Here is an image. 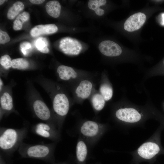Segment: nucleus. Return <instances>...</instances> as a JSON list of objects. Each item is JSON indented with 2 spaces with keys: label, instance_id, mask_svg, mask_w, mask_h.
<instances>
[{
  "label": "nucleus",
  "instance_id": "obj_18",
  "mask_svg": "<svg viewBox=\"0 0 164 164\" xmlns=\"http://www.w3.org/2000/svg\"><path fill=\"white\" fill-rule=\"evenodd\" d=\"M0 104L2 108L5 111H10L13 109L12 98L7 92L4 93L1 97Z\"/></svg>",
  "mask_w": 164,
  "mask_h": 164
},
{
  "label": "nucleus",
  "instance_id": "obj_9",
  "mask_svg": "<svg viewBox=\"0 0 164 164\" xmlns=\"http://www.w3.org/2000/svg\"><path fill=\"white\" fill-rule=\"evenodd\" d=\"M33 108L36 115L38 118L57 128L56 126L50 121L51 114L50 111L44 102L39 100L35 101L33 104Z\"/></svg>",
  "mask_w": 164,
  "mask_h": 164
},
{
  "label": "nucleus",
  "instance_id": "obj_5",
  "mask_svg": "<svg viewBox=\"0 0 164 164\" xmlns=\"http://www.w3.org/2000/svg\"><path fill=\"white\" fill-rule=\"evenodd\" d=\"M59 47L64 53L68 55L79 54L82 50L81 44L77 40L70 37H65L60 41Z\"/></svg>",
  "mask_w": 164,
  "mask_h": 164
},
{
  "label": "nucleus",
  "instance_id": "obj_17",
  "mask_svg": "<svg viewBox=\"0 0 164 164\" xmlns=\"http://www.w3.org/2000/svg\"><path fill=\"white\" fill-rule=\"evenodd\" d=\"M24 5L23 3L17 1L13 4L9 9L7 14V17L9 19H12L23 9Z\"/></svg>",
  "mask_w": 164,
  "mask_h": 164
},
{
  "label": "nucleus",
  "instance_id": "obj_20",
  "mask_svg": "<svg viewBox=\"0 0 164 164\" xmlns=\"http://www.w3.org/2000/svg\"><path fill=\"white\" fill-rule=\"evenodd\" d=\"M105 101L102 95L98 93L94 94L91 99L93 108L97 111H100L103 108L105 105Z\"/></svg>",
  "mask_w": 164,
  "mask_h": 164
},
{
  "label": "nucleus",
  "instance_id": "obj_12",
  "mask_svg": "<svg viewBox=\"0 0 164 164\" xmlns=\"http://www.w3.org/2000/svg\"><path fill=\"white\" fill-rule=\"evenodd\" d=\"M88 145L80 136L78 138L76 149V164H86L88 153Z\"/></svg>",
  "mask_w": 164,
  "mask_h": 164
},
{
  "label": "nucleus",
  "instance_id": "obj_29",
  "mask_svg": "<svg viewBox=\"0 0 164 164\" xmlns=\"http://www.w3.org/2000/svg\"><path fill=\"white\" fill-rule=\"evenodd\" d=\"M29 1L31 3L36 4H40L45 1L44 0H30Z\"/></svg>",
  "mask_w": 164,
  "mask_h": 164
},
{
  "label": "nucleus",
  "instance_id": "obj_1",
  "mask_svg": "<svg viewBox=\"0 0 164 164\" xmlns=\"http://www.w3.org/2000/svg\"><path fill=\"white\" fill-rule=\"evenodd\" d=\"M28 132L27 127L14 128L1 127L0 128V152L11 157L18 150Z\"/></svg>",
  "mask_w": 164,
  "mask_h": 164
},
{
  "label": "nucleus",
  "instance_id": "obj_33",
  "mask_svg": "<svg viewBox=\"0 0 164 164\" xmlns=\"http://www.w3.org/2000/svg\"><path fill=\"white\" fill-rule=\"evenodd\" d=\"M2 82L1 80V79H0V91L1 90V87H2Z\"/></svg>",
  "mask_w": 164,
  "mask_h": 164
},
{
  "label": "nucleus",
  "instance_id": "obj_3",
  "mask_svg": "<svg viewBox=\"0 0 164 164\" xmlns=\"http://www.w3.org/2000/svg\"><path fill=\"white\" fill-rule=\"evenodd\" d=\"M106 126L104 125L91 120L84 121L78 126V131L80 136L88 145H94L99 141L104 134Z\"/></svg>",
  "mask_w": 164,
  "mask_h": 164
},
{
  "label": "nucleus",
  "instance_id": "obj_19",
  "mask_svg": "<svg viewBox=\"0 0 164 164\" xmlns=\"http://www.w3.org/2000/svg\"><path fill=\"white\" fill-rule=\"evenodd\" d=\"M29 18V13L26 12H24L19 14L13 22V29L16 31L21 30L23 23L28 21Z\"/></svg>",
  "mask_w": 164,
  "mask_h": 164
},
{
  "label": "nucleus",
  "instance_id": "obj_35",
  "mask_svg": "<svg viewBox=\"0 0 164 164\" xmlns=\"http://www.w3.org/2000/svg\"><path fill=\"white\" fill-rule=\"evenodd\" d=\"M10 164H13V162H11Z\"/></svg>",
  "mask_w": 164,
  "mask_h": 164
},
{
  "label": "nucleus",
  "instance_id": "obj_34",
  "mask_svg": "<svg viewBox=\"0 0 164 164\" xmlns=\"http://www.w3.org/2000/svg\"><path fill=\"white\" fill-rule=\"evenodd\" d=\"M90 164H101V163H99V162H97L94 163H92Z\"/></svg>",
  "mask_w": 164,
  "mask_h": 164
},
{
  "label": "nucleus",
  "instance_id": "obj_26",
  "mask_svg": "<svg viewBox=\"0 0 164 164\" xmlns=\"http://www.w3.org/2000/svg\"><path fill=\"white\" fill-rule=\"evenodd\" d=\"M20 46L21 52L25 56L28 54L30 49L32 47L30 43L27 41L21 43L20 44Z\"/></svg>",
  "mask_w": 164,
  "mask_h": 164
},
{
  "label": "nucleus",
  "instance_id": "obj_15",
  "mask_svg": "<svg viewBox=\"0 0 164 164\" xmlns=\"http://www.w3.org/2000/svg\"><path fill=\"white\" fill-rule=\"evenodd\" d=\"M57 72L60 78L64 80H68L71 78L75 79L77 74L71 67L65 65H60L57 68Z\"/></svg>",
  "mask_w": 164,
  "mask_h": 164
},
{
  "label": "nucleus",
  "instance_id": "obj_32",
  "mask_svg": "<svg viewBox=\"0 0 164 164\" xmlns=\"http://www.w3.org/2000/svg\"><path fill=\"white\" fill-rule=\"evenodd\" d=\"M5 1V0H0V5H2Z\"/></svg>",
  "mask_w": 164,
  "mask_h": 164
},
{
  "label": "nucleus",
  "instance_id": "obj_14",
  "mask_svg": "<svg viewBox=\"0 0 164 164\" xmlns=\"http://www.w3.org/2000/svg\"><path fill=\"white\" fill-rule=\"evenodd\" d=\"M91 82L87 80L82 81L75 90L77 96L82 99L87 98L90 95L92 88Z\"/></svg>",
  "mask_w": 164,
  "mask_h": 164
},
{
  "label": "nucleus",
  "instance_id": "obj_27",
  "mask_svg": "<svg viewBox=\"0 0 164 164\" xmlns=\"http://www.w3.org/2000/svg\"><path fill=\"white\" fill-rule=\"evenodd\" d=\"M10 37L7 33L1 30H0V43L4 44L9 41Z\"/></svg>",
  "mask_w": 164,
  "mask_h": 164
},
{
  "label": "nucleus",
  "instance_id": "obj_36",
  "mask_svg": "<svg viewBox=\"0 0 164 164\" xmlns=\"http://www.w3.org/2000/svg\"></svg>",
  "mask_w": 164,
  "mask_h": 164
},
{
  "label": "nucleus",
  "instance_id": "obj_16",
  "mask_svg": "<svg viewBox=\"0 0 164 164\" xmlns=\"http://www.w3.org/2000/svg\"><path fill=\"white\" fill-rule=\"evenodd\" d=\"M45 8L46 12L50 16L57 18L60 16L61 6L58 1L53 0L48 2L46 5Z\"/></svg>",
  "mask_w": 164,
  "mask_h": 164
},
{
  "label": "nucleus",
  "instance_id": "obj_23",
  "mask_svg": "<svg viewBox=\"0 0 164 164\" xmlns=\"http://www.w3.org/2000/svg\"><path fill=\"white\" fill-rule=\"evenodd\" d=\"M29 66L28 62L23 58H18L12 60V67L14 69H24L27 68Z\"/></svg>",
  "mask_w": 164,
  "mask_h": 164
},
{
  "label": "nucleus",
  "instance_id": "obj_31",
  "mask_svg": "<svg viewBox=\"0 0 164 164\" xmlns=\"http://www.w3.org/2000/svg\"><path fill=\"white\" fill-rule=\"evenodd\" d=\"M161 16L162 18V22L161 23L162 25L164 26V13H162Z\"/></svg>",
  "mask_w": 164,
  "mask_h": 164
},
{
  "label": "nucleus",
  "instance_id": "obj_6",
  "mask_svg": "<svg viewBox=\"0 0 164 164\" xmlns=\"http://www.w3.org/2000/svg\"><path fill=\"white\" fill-rule=\"evenodd\" d=\"M53 108L58 116L61 117L66 116L70 108L69 101L66 96L63 94H57L53 101Z\"/></svg>",
  "mask_w": 164,
  "mask_h": 164
},
{
  "label": "nucleus",
  "instance_id": "obj_11",
  "mask_svg": "<svg viewBox=\"0 0 164 164\" xmlns=\"http://www.w3.org/2000/svg\"><path fill=\"white\" fill-rule=\"evenodd\" d=\"M160 148L156 143L151 142H145L138 148L137 152L142 158L149 159L154 157L159 152Z\"/></svg>",
  "mask_w": 164,
  "mask_h": 164
},
{
  "label": "nucleus",
  "instance_id": "obj_8",
  "mask_svg": "<svg viewBox=\"0 0 164 164\" xmlns=\"http://www.w3.org/2000/svg\"><path fill=\"white\" fill-rule=\"evenodd\" d=\"M146 19V16L144 14L141 12L135 13L126 20L124 24V28L129 32L137 30L143 25Z\"/></svg>",
  "mask_w": 164,
  "mask_h": 164
},
{
  "label": "nucleus",
  "instance_id": "obj_25",
  "mask_svg": "<svg viewBox=\"0 0 164 164\" xmlns=\"http://www.w3.org/2000/svg\"><path fill=\"white\" fill-rule=\"evenodd\" d=\"M0 63L2 66L6 69H9L12 67L11 59L8 55H5L1 57Z\"/></svg>",
  "mask_w": 164,
  "mask_h": 164
},
{
  "label": "nucleus",
  "instance_id": "obj_24",
  "mask_svg": "<svg viewBox=\"0 0 164 164\" xmlns=\"http://www.w3.org/2000/svg\"><path fill=\"white\" fill-rule=\"evenodd\" d=\"M106 2L105 0H90L88 6L89 9L95 11L100 9V6L105 5Z\"/></svg>",
  "mask_w": 164,
  "mask_h": 164
},
{
  "label": "nucleus",
  "instance_id": "obj_7",
  "mask_svg": "<svg viewBox=\"0 0 164 164\" xmlns=\"http://www.w3.org/2000/svg\"><path fill=\"white\" fill-rule=\"evenodd\" d=\"M115 116L119 120L130 123L137 122L141 118L139 112L132 108L119 109L116 112Z\"/></svg>",
  "mask_w": 164,
  "mask_h": 164
},
{
  "label": "nucleus",
  "instance_id": "obj_13",
  "mask_svg": "<svg viewBox=\"0 0 164 164\" xmlns=\"http://www.w3.org/2000/svg\"><path fill=\"white\" fill-rule=\"evenodd\" d=\"M58 30L57 26L53 24L40 25L32 28L30 34L32 36L35 37L42 35L52 34L56 32Z\"/></svg>",
  "mask_w": 164,
  "mask_h": 164
},
{
  "label": "nucleus",
  "instance_id": "obj_30",
  "mask_svg": "<svg viewBox=\"0 0 164 164\" xmlns=\"http://www.w3.org/2000/svg\"><path fill=\"white\" fill-rule=\"evenodd\" d=\"M54 164H71L68 161L60 162L58 163H55Z\"/></svg>",
  "mask_w": 164,
  "mask_h": 164
},
{
  "label": "nucleus",
  "instance_id": "obj_21",
  "mask_svg": "<svg viewBox=\"0 0 164 164\" xmlns=\"http://www.w3.org/2000/svg\"><path fill=\"white\" fill-rule=\"evenodd\" d=\"M48 43L46 38L39 37L36 42V46L37 49L43 53H47L49 52L48 48Z\"/></svg>",
  "mask_w": 164,
  "mask_h": 164
},
{
  "label": "nucleus",
  "instance_id": "obj_4",
  "mask_svg": "<svg viewBox=\"0 0 164 164\" xmlns=\"http://www.w3.org/2000/svg\"><path fill=\"white\" fill-rule=\"evenodd\" d=\"M32 131L36 134L53 142L61 139V132L56 127L46 123L40 122L32 126Z\"/></svg>",
  "mask_w": 164,
  "mask_h": 164
},
{
  "label": "nucleus",
  "instance_id": "obj_10",
  "mask_svg": "<svg viewBox=\"0 0 164 164\" xmlns=\"http://www.w3.org/2000/svg\"><path fill=\"white\" fill-rule=\"evenodd\" d=\"M98 48L102 54L108 56H117L122 52L121 47L116 43L111 40L102 41L99 44Z\"/></svg>",
  "mask_w": 164,
  "mask_h": 164
},
{
  "label": "nucleus",
  "instance_id": "obj_28",
  "mask_svg": "<svg viewBox=\"0 0 164 164\" xmlns=\"http://www.w3.org/2000/svg\"><path fill=\"white\" fill-rule=\"evenodd\" d=\"M95 13L99 16H102L104 15V11L103 9L100 8L94 11Z\"/></svg>",
  "mask_w": 164,
  "mask_h": 164
},
{
  "label": "nucleus",
  "instance_id": "obj_22",
  "mask_svg": "<svg viewBox=\"0 0 164 164\" xmlns=\"http://www.w3.org/2000/svg\"><path fill=\"white\" fill-rule=\"evenodd\" d=\"M101 94L105 101L109 100L112 97L113 91L111 87L108 84H103L100 87Z\"/></svg>",
  "mask_w": 164,
  "mask_h": 164
},
{
  "label": "nucleus",
  "instance_id": "obj_2",
  "mask_svg": "<svg viewBox=\"0 0 164 164\" xmlns=\"http://www.w3.org/2000/svg\"><path fill=\"white\" fill-rule=\"evenodd\" d=\"M58 142L32 145L23 142L18 150L23 158L36 159L54 164L56 163L55 151Z\"/></svg>",
  "mask_w": 164,
  "mask_h": 164
}]
</instances>
